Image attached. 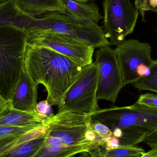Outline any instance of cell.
<instances>
[{"label":"cell","mask_w":157,"mask_h":157,"mask_svg":"<svg viewBox=\"0 0 157 157\" xmlns=\"http://www.w3.org/2000/svg\"><path fill=\"white\" fill-rule=\"evenodd\" d=\"M46 141L33 157H67L104 147L91 130V114L58 112L47 119Z\"/></svg>","instance_id":"obj_1"},{"label":"cell","mask_w":157,"mask_h":157,"mask_svg":"<svg viewBox=\"0 0 157 157\" xmlns=\"http://www.w3.org/2000/svg\"><path fill=\"white\" fill-rule=\"evenodd\" d=\"M82 67L55 51L43 46H27L24 70L48 92V104L59 107L68 89L78 77Z\"/></svg>","instance_id":"obj_2"},{"label":"cell","mask_w":157,"mask_h":157,"mask_svg":"<svg viewBox=\"0 0 157 157\" xmlns=\"http://www.w3.org/2000/svg\"><path fill=\"white\" fill-rule=\"evenodd\" d=\"M93 121L106 125L119 145L136 146L157 130V109L136 102L130 106H112L91 114Z\"/></svg>","instance_id":"obj_3"},{"label":"cell","mask_w":157,"mask_h":157,"mask_svg":"<svg viewBox=\"0 0 157 157\" xmlns=\"http://www.w3.org/2000/svg\"><path fill=\"white\" fill-rule=\"evenodd\" d=\"M13 24L27 31L46 30L55 32L84 42L94 48L110 46L101 27L97 23L74 17L66 12H52L38 16L17 9L13 16Z\"/></svg>","instance_id":"obj_4"},{"label":"cell","mask_w":157,"mask_h":157,"mask_svg":"<svg viewBox=\"0 0 157 157\" xmlns=\"http://www.w3.org/2000/svg\"><path fill=\"white\" fill-rule=\"evenodd\" d=\"M27 34L25 29L0 25V93L8 102L24 69Z\"/></svg>","instance_id":"obj_5"},{"label":"cell","mask_w":157,"mask_h":157,"mask_svg":"<svg viewBox=\"0 0 157 157\" xmlns=\"http://www.w3.org/2000/svg\"><path fill=\"white\" fill-rule=\"evenodd\" d=\"M99 68L94 62L83 66L64 94L58 112L91 114L99 109L97 99Z\"/></svg>","instance_id":"obj_6"},{"label":"cell","mask_w":157,"mask_h":157,"mask_svg":"<svg viewBox=\"0 0 157 157\" xmlns=\"http://www.w3.org/2000/svg\"><path fill=\"white\" fill-rule=\"evenodd\" d=\"M103 30L111 45L118 46L132 33L139 16L130 0H104Z\"/></svg>","instance_id":"obj_7"},{"label":"cell","mask_w":157,"mask_h":157,"mask_svg":"<svg viewBox=\"0 0 157 157\" xmlns=\"http://www.w3.org/2000/svg\"><path fill=\"white\" fill-rule=\"evenodd\" d=\"M114 51L124 86L149 74L153 61L149 43L132 39L116 46Z\"/></svg>","instance_id":"obj_8"},{"label":"cell","mask_w":157,"mask_h":157,"mask_svg":"<svg viewBox=\"0 0 157 157\" xmlns=\"http://www.w3.org/2000/svg\"><path fill=\"white\" fill-rule=\"evenodd\" d=\"M27 32V46L47 47L69 58L81 67L93 63L95 48L92 46L51 31L34 30Z\"/></svg>","instance_id":"obj_9"},{"label":"cell","mask_w":157,"mask_h":157,"mask_svg":"<svg viewBox=\"0 0 157 157\" xmlns=\"http://www.w3.org/2000/svg\"><path fill=\"white\" fill-rule=\"evenodd\" d=\"M95 62L99 68L97 99L114 103L124 86L114 49L110 46L99 48L95 54Z\"/></svg>","instance_id":"obj_10"},{"label":"cell","mask_w":157,"mask_h":157,"mask_svg":"<svg viewBox=\"0 0 157 157\" xmlns=\"http://www.w3.org/2000/svg\"><path fill=\"white\" fill-rule=\"evenodd\" d=\"M38 85L33 81L24 69L9 101L11 109L28 112L36 111Z\"/></svg>","instance_id":"obj_11"},{"label":"cell","mask_w":157,"mask_h":157,"mask_svg":"<svg viewBox=\"0 0 157 157\" xmlns=\"http://www.w3.org/2000/svg\"><path fill=\"white\" fill-rule=\"evenodd\" d=\"M47 122V120L39 117L36 111L28 112L11 109L0 117V125H10L32 130L46 127Z\"/></svg>","instance_id":"obj_12"},{"label":"cell","mask_w":157,"mask_h":157,"mask_svg":"<svg viewBox=\"0 0 157 157\" xmlns=\"http://www.w3.org/2000/svg\"><path fill=\"white\" fill-rule=\"evenodd\" d=\"M22 12L33 16L48 12H65L63 0H14Z\"/></svg>","instance_id":"obj_13"},{"label":"cell","mask_w":157,"mask_h":157,"mask_svg":"<svg viewBox=\"0 0 157 157\" xmlns=\"http://www.w3.org/2000/svg\"><path fill=\"white\" fill-rule=\"evenodd\" d=\"M65 12L78 19L98 24L103 19L99 8L94 2L81 3L75 0H63Z\"/></svg>","instance_id":"obj_14"},{"label":"cell","mask_w":157,"mask_h":157,"mask_svg":"<svg viewBox=\"0 0 157 157\" xmlns=\"http://www.w3.org/2000/svg\"><path fill=\"white\" fill-rule=\"evenodd\" d=\"M47 126L40 134L21 143L0 157H33L39 152L45 143Z\"/></svg>","instance_id":"obj_15"},{"label":"cell","mask_w":157,"mask_h":157,"mask_svg":"<svg viewBox=\"0 0 157 157\" xmlns=\"http://www.w3.org/2000/svg\"><path fill=\"white\" fill-rule=\"evenodd\" d=\"M145 153L143 148L136 146L118 145L100 148L101 157H141Z\"/></svg>","instance_id":"obj_16"},{"label":"cell","mask_w":157,"mask_h":157,"mask_svg":"<svg viewBox=\"0 0 157 157\" xmlns=\"http://www.w3.org/2000/svg\"><path fill=\"white\" fill-rule=\"evenodd\" d=\"M132 85L139 90H150L157 93V60H153L149 74Z\"/></svg>","instance_id":"obj_17"},{"label":"cell","mask_w":157,"mask_h":157,"mask_svg":"<svg viewBox=\"0 0 157 157\" xmlns=\"http://www.w3.org/2000/svg\"><path fill=\"white\" fill-rule=\"evenodd\" d=\"M33 130L23 135L16 137L6 138L0 141V156L11 150L15 147L21 143L25 142L38 135L44 130V128Z\"/></svg>","instance_id":"obj_18"},{"label":"cell","mask_w":157,"mask_h":157,"mask_svg":"<svg viewBox=\"0 0 157 157\" xmlns=\"http://www.w3.org/2000/svg\"><path fill=\"white\" fill-rule=\"evenodd\" d=\"M33 130H35L10 125H0V141L6 138L20 136Z\"/></svg>","instance_id":"obj_19"},{"label":"cell","mask_w":157,"mask_h":157,"mask_svg":"<svg viewBox=\"0 0 157 157\" xmlns=\"http://www.w3.org/2000/svg\"><path fill=\"white\" fill-rule=\"evenodd\" d=\"M90 130L98 137L107 144L112 137V133L109 127L100 122L92 120Z\"/></svg>","instance_id":"obj_20"},{"label":"cell","mask_w":157,"mask_h":157,"mask_svg":"<svg viewBox=\"0 0 157 157\" xmlns=\"http://www.w3.org/2000/svg\"><path fill=\"white\" fill-rule=\"evenodd\" d=\"M135 6L144 17L147 11L157 12V0H136Z\"/></svg>","instance_id":"obj_21"},{"label":"cell","mask_w":157,"mask_h":157,"mask_svg":"<svg viewBox=\"0 0 157 157\" xmlns=\"http://www.w3.org/2000/svg\"><path fill=\"white\" fill-rule=\"evenodd\" d=\"M51 107L48 104L47 101H42L37 104L36 110L40 118L47 120L49 117L54 115L52 113Z\"/></svg>","instance_id":"obj_22"},{"label":"cell","mask_w":157,"mask_h":157,"mask_svg":"<svg viewBox=\"0 0 157 157\" xmlns=\"http://www.w3.org/2000/svg\"><path fill=\"white\" fill-rule=\"evenodd\" d=\"M136 102L157 109V95L149 93L142 94L139 96Z\"/></svg>","instance_id":"obj_23"},{"label":"cell","mask_w":157,"mask_h":157,"mask_svg":"<svg viewBox=\"0 0 157 157\" xmlns=\"http://www.w3.org/2000/svg\"><path fill=\"white\" fill-rule=\"evenodd\" d=\"M145 143L151 149H157V130L145 139Z\"/></svg>","instance_id":"obj_24"},{"label":"cell","mask_w":157,"mask_h":157,"mask_svg":"<svg viewBox=\"0 0 157 157\" xmlns=\"http://www.w3.org/2000/svg\"><path fill=\"white\" fill-rule=\"evenodd\" d=\"M11 109L10 103L3 98L0 93V117Z\"/></svg>","instance_id":"obj_25"},{"label":"cell","mask_w":157,"mask_h":157,"mask_svg":"<svg viewBox=\"0 0 157 157\" xmlns=\"http://www.w3.org/2000/svg\"><path fill=\"white\" fill-rule=\"evenodd\" d=\"M67 157H101L100 148L92 152L81 153Z\"/></svg>","instance_id":"obj_26"},{"label":"cell","mask_w":157,"mask_h":157,"mask_svg":"<svg viewBox=\"0 0 157 157\" xmlns=\"http://www.w3.org/2000/svg\"><path fill=\"white\" fill-rule=\"evenodd\" d=\"M141 157H157V149H151L145 153Z\"/></svg>","instance_id":"obj_27"},{"label":"cell","mask_w":157,"mask_h":157,"mask_svg":"<svg viewBox=\"0 0 157 157\" xmlns=\"http://www.w3.org/2000/svg\"><path fill=\"white\" fill-rule=\"evenodd\" d=\"M76 2H79L81 3H89V2H94L97 0H75Z\"/></svg>","instance_id":"obj_28"},{"label":"cell","mask_w":157,"mask_h":157,"mask_svg":"<svg viewBox=\"0 0 157 157\" xmlns=\"http://www.w3.org/2000/svg\"><path fill=\"white\" fill-rule=\"evenodd\" d=\"M8 1V0H0V4L4 2H6V1Z\"/></svg>","instance_id":"obj_29"}]
</instances>
